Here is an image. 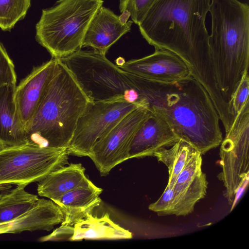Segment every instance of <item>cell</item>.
<instances>
[{
    "instance_id": "f546056e",
    "label": "cell",
    "mask_w": 249,
    "mask_h": 249,
    "mask_svg": "<svg viewBox=\"0 0 249 249\" xmlns=\"http://www.w3.org/2000/svg\"><path fill=\"white\" fill-rule=\"evenodd\" d=\"M249 180V176L247 177L244 179L242 181L241 184L239 185L238 189H237L235 193V196L234 197V199L233 202L232 203L231 208V211H232L233 208H234L235 205L237 204L239 199L241 197L242 194L244 192L245 189L247 187Z\"/></svg>"
},
{
    "instance_id": "5bb4252c",
    "label": "cell",
    "mask_w": 249,
    "mask_h": 249,
    "mask_svg": "<svg viewBox=\"0 0 249 249\" xmlns=\"http://www.w3.org/2000/svg\"><path fill=\"white\" fill-rule=\"evenodd\" d=\"M133 21H127L121 15L102 6L91 20L85 34L82 47H90L106 55L110 47L129 32Z\"/></svg>"
},
{
    "instance_id": "30bf717a",
    "label": "cell",
    "mask_w": 249,
    "mask_h": 249,
    "mask_svg": "<svg viewBox=\"0 0 249 249\" xmlns=\"http://www.w3.org/2000/svg\"><path fill=\"white\" fill-rule=\"evenodd\" d=\"M149 112L145 107H137L95 143L89 157L101 176L107 175L116 165L129 159L133 138Z\"/></svg>"
},
{
    "instance_id": "3957f363",
    "label": "cell",
    "mask_w": 249,
    "mask_h": 249,
    "mask_svg": "<svg viewBox=\"0 0 249 249\" xmlns=\"http://www.w3.org/2000/svg\"><path fill=\"white\" fill-rule=\"evenodd\" d=\"M209 44L224 100L231 96L249 64V6L239 0H212Z\"/></svg>"
},
{
    "instance_id": "2e32d148",
    "label": "cell",
    "mask_w": 249,
    "mask_h": 249,
    "mask_svg": "<svg viewBox=\"0 0 249 249\" xmlns=\"http://www.w3.org/2000/svg\"><path fill=\"white\" fill-rule=\"evenodd\" d=\"M16 85L0 86V150L27 143L15 101Z\"/></svg>"
},
{
    "instance_id": "d6986e66",
    "label": "cell",
    "mask_w": 249,
    "mask_h": 249,
    "mask_svg": "<svg viewBox=\"0 0 249 249\" xmlns=\"http://www.w3.org/2000/svg\"><path fill=\"white\" fill-rule=\"evenodd\" d=\"M71 241L86 240H119L132 238L131 232L114 223L106 213L101 217L89 213L75 223Z\"/></svg>"
},
{
    "instance_id": "484cf974",
    "label": "cell",
    "mask_w": 249,
    "mask_h": 249,
    "mask_svg": "<svg viewBox=\"0 0 249 249\" xmlns=\"http://www.w3.org/2000/svg\"><path fill=\"white\" fill-rule=\"evenodd\" d=\"M202 155H194L178 175L174 185H184L192 182L202 172Z\"/></svg>"
},
{
    "instance_id": "7a4b0ae2",
    "label": "cell",
    "mask_w": 249,
    "mask_h": 249,
    "mask_svg": "<svg viewBox=\"0 0 249 249\" xmlns=\"http://www.w3.org/2000/svg\"><path fill=\"white\" fill-rule=\"evenodd\" d=\"M123 73L138 94L136 103L162 116L178 137L201 155L221 144L223 137L217 112L207 91L191 75L160 82Z\"/></svg>"
},
{
    "instance_id": "4316f807",
    "label": "cell",
    "mask_w": 249,
    "mask_h": 249,
    "mask_svg": "<svg viewBox=\"0 0 249 249\" xmlns=\"http://www.w3.org/2000/svg\"><path fill=\"white\" fill-rule=\"evenodd\" d=\"M16 83L17 74L14 63L0 42V86Z\"/></svg>"
},
{
    "instance_id": "9a60e30c",
    "label": "cell",
    "mask_w": 249,
    "mask_h": 249,
    "mask_svg": "<svg viewBox=\"0 0 249 249\" xmlns=\"http://www.w3.org/2000/svg\"><path fill=\"white\" fill-rule=\"evenodd\" d=\"M64 220V214L56 204L51 199L39 198L35 205L26 213L10 222L0 224V234L50 231Z\"/></svg>"
},
{
    "instance_id": "4fadbf2b",
    "label": "cell",
    "mask_w": 249,
    "mask_h": 249,
    "mask_svg": "<svg viewBox=\"0 0 249 249\" xmlns=\"http://www.w3.org/2000/svg\"><path fill=\"white\" fill-rule=\"evenodd\" d=\"M179 139L162 116L149 111L133 138L128 159L153 156L159 149L171 146Z\"/></svg>"
},
{
    "instance_id": "f1b7e54d",
    "label": "cell",
    "mask_w": 249,
    "mask_h": 249,
    "mask_svg": "<svg viewBox=\"0 0 249 249\" xmlns=\"http://www.w3.org/2000/svg\"><path fill=\"white\" fill-rule=\"evenodd\" d=\"M73 233V226L61 225L51 233L41 237L39 240L40 242L71 241Z\"/></svg>"
},
{
    "instance_id": "9c48e42d",
    "label": "cell",
    "mask_w": 249,
    "mask_h": 249,
    "mask_svg": "<svg viewBox=\"0 0 249 249\" xmlns=\"http://www.w3.org/2000/svg\"><path fill=\"white\" fill-rule=\"evenodd\" d=\"M220 144L222 171L218 178L223 182L229 204L232 205L239 185L249 176V100L235 116Z\"/></svg>"
},
{
    "instance_id": "6da1fadb",
    "label": "cell",
    "mask_w": 249,
    "mask_h": 249,
    "mask_svg": "<svg viewBox=\"0 0 249 249\" xmlns=\"http://www.w3.org/2000/svg\"><path fill=\"white\" fill-rule=\"evenodd\" d=\"M212 0H157L138 25L143 38L155 50L181 58L213 103L222 95L215 77L205 20Z\"/></svg>"
},
{
    "instance_id": "44dd1931",
    "label": "cell",
    "mask_w": 249,
    "mask_h": 249,
    "mask_svg": "<svg viewBox=\"0 0 249 249\" xmlns=\"http://www.w3.org/2000/svg\"><path fill=\"white\" fill-rule=\"evenodd\" d=\"M208 184L206 175L202 172L188 184L174 185L173 215L186 216L191 213L196 203L206 196Z\"/></svg>"
},
{
    "instance_id": "7c38bea8",
    "label": "cell",
    "mask_w": 249,
    "mask_h": 249,
    "mask_svg": "<svg viewBox=\"0 0 249 249\" xmlns=\"http://www.w3.org/2000/svg\"><path fill=\"white\" fill-rule=\"evenodd\" d=\"M117 66L124 71L160 82H173L191 75L184 61L166 50H155L150 55Z\"/></svg>"
},
{
    "instance_id": "ffe728a7",
    "label": "cell",
    "mask_w": 249,
    "mask_h": 249,
    "mask_svg": "<svg viewBox=\"0 0 249 249\" xmlns=\"http://www.w3.org/2000/svg\"><path fill=\"white\" fill-rule=\"evenodd\" d=\"M24 185L0 194V224L10 222L32 208L38 196L25 190Z\"/></svg>"
},
{
    "instance_id": "d4e9b609",
    "label": "cell",
    "mask_w": 249,
    "mask_h": 249,
    "mask_svg": "<svg viewBox=\"0 0 249 249\" xmlns=\"http://www.w3.org/2000/svg\"><path fill=\"white\" fill-rule=\"evenodd\" d=\"M249 76L246 71L240 81L229 102L230 109L234 117L242 110L249 100Z\"/></svg>"
},
{
    "instance_id": "ac0fdd59",
    "label": "cell",
    "mask_w": 249,
    "mask_h": 249,
    "mask_svg": "<svg viewBox=\"0 0 249 249\" xmlns=\"http://www.w3.org/2000/svg\"><path fill=\"white\" fill-rule=\"evenodd\" d=\"M81 163L66 164L53 171L37 184V194L53 201L74 189L92 183Z\"/></svg>"
},
{
    "instance_id": "7402d4cb",
    "label": "cell",
    "mask_w": 249,
    "mask_h": 249,
    "mask_svg": "<svg viewBox=\"0 0 249 249\" xmlns=\"http://www.w3.org/2000/svg\"><path fill=\"white\" fill-rule=\"evenodd\" d=\"M198 152L192 144L179 139L170 148L162 147L159 149L153 156L167 166L169 173L167 185L172 186L185 165Z\"/></svg>"
},
{
    "instance_id": "277c9868",
    "label": "cell",
    "mask_w": 249,
    "mask_h": 249,
    "mask_svg": "<svg viewBox=\"0 0 249 249\" xmlns=\"http://www.w3.org/2000/svg\"><path fill=\"white\" fill-rule=\"evenodd\" d=\"M90 100L60 59L59 68L36 112L24 127L27 143L67 148Z\"/></svg>"
},
{
    "instance_id": "603a6c76",
    "label": "cell",
    "mask_w": 249,
    "mask_h": 249,
    "mask_svg": "<svg viewBox=\"0 0 249 249\" xmlns=\"http://www.w3.org/2000/svg\"><path fill=\"white\" fill-rule=\"evenodd\" d=\"M31 0H0V28L10 31L23 19L29 8Z\"/></svg>"
},
{
    "instance_id": "8992f818",
    "label": "cell",
    "mask_w": 249,
    "mask_h": 249,
    "mask_svg": "<svg viewBox=\"0 0 249 249\" xmlns=\"http://www.w3.org/2000/svg\"><path fill=\"white\" fill-rule=\"evenodd\" d=\"M60 60L91 101L124 99L132 88L123 71L94 50L80 49Z\"/></svg>"
},
{
    "instance_id": "8fae6325",
    "label": "cell",
    "mask_w": 249,
    "mask_h": 249,
    "mask_svg": "<svg viewBox=\"0 0 249 249\" xmlns=\"http://www.w3.org/2000/svg\"><path fill=\"white\" fill-rule=\"evenodd\" d=\"M60 59L52 58L34 67L16 87L15 101L20 121L25 127L43 101L50 85L58 72Z\"/></svg>"
},
{
    "instance_id": "83f0119b",
    "label": "cell",
    "mask_w": 249,
    "mask_h": 249,
    "mask_svg": "<svg viewBox=\"0 0 249 249\" xmlns=\"http://www.w3.org/2000/svg\"><path fill=\"white\" fill-rule=\"evenodd\" d=\"M174 197L173 186L167 185L160 197L157 201L150 204L148 209L158 215H173Z\"/></svg>"
},
{
    "instance_id": "5b68a950",
    "label": "cell",
    "mask_w": 249,
    "mask_h": 249,
    "mask_svg": "<svg viewBox=\"0 0 249 249\" xmlns=\"http://www.w3.org/2000/svg\"><path fill=\"white\" fill-rule=\"evenodd\" d=\"M103 0H59L42 10L36 38L52 58L61 59L82 49L87 29Z\"/></svg>"
},
{
    "instance_id": "e0dca14e",
    "label": "cell",
    "mask_w": 249,
    "mask_h": 249,
    "mask_svg": "<svg viewBox=\"0 0 249 249\" xmlns=\"http://www.w3.org/2000/svg\"><path fill=\"white\" fill-rule=\"evenodd\" d=\"M103 189L93 183L80 187L64 194L53 201L62 211V225L71 226L85 218L101 201L99 197Z\"/></svg>"
},
{
    "instance_id": "cb8c5ba5",
    "label": "cell",
    "mask_w": 249,
    "mask_h": 249,
    "mask_svg": "<svg viewBox=\"0 0 249 249\" xmlns=\"http://www.w3.org/2000/svg\"><path fill=\"white\" fill-rule=\"evenodd\" d=\"M157 0H120L119 9L123 18L127 21L129 17L138 25Z\"/></svg>"
},
{
    "instance_id": "ba28073f",
    "label": "cell",
    "mask_w": 249,
    "mask_h": 249,
    "mask_svg": "<svg viewBox=\"0 0 249 249\" xmlns=\"http://www.w3.org/2000/svg\"><path fill=\"white\" fill-rule=\"evenodd\" d=\"M141 106L124 98L106 101H90L78 119L70 143L69 155L89 157L91 150L129 112Z\"/></svg>"
},
{
    "instance_id": "52a82bcc",
    "label": "cell",
    "mask_w": 249,
    "mask_h": 249,
    "mask_svg": "<svg viewBox=\"0 0 249 249\" xmlns=\"http://www.w3.org/2000/svg\"><path fill=\"white\" fill-rule=\"evenodd\" d=\"M66 148L25 144L0 150V186L39 182L68 163Z\"/></svg>"
}]
</instances>
